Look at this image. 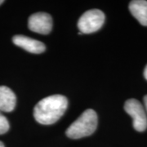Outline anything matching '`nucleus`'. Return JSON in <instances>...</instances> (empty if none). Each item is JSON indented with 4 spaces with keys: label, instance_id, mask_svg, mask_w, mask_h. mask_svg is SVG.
<instances>
[{
    "label": "nucleus",
    "instance_id": "obj_1",
    "mask_svg": "<svg viewBox=\"0 0 147 147\" xmlns=\"http://www.w3.org/2000/svg\"><path fill=\"white\" fill-rule=\"evenodd\" d=\"M68 107V100L62 95H52L38 102L34 109L35 120L43 125L57 122Z\"/></svg>",
    "mask_w": 147,
    "mask_h": 147
},
{
    "label": "nucleus",
    "instance_id": "obj_11",
    "mask_svg": "<svg viewBox=\"0 0 147 147\" xmlns=\"http://www.w3.org/2000/svg\"><path fill=\"white\" fill-rule=\"evenodd\" d=\"M144 77H145V79L147 80V65L146 66L145 69H144Z\"/></svg>",
    "mask_w": 147,
    "mask_h": 147
},
{
    "label": "nucleus",
    "instance_id": "obj_7",
    "mask_svg": "<svg viewBox=\"0 0 147 147\" xmlns=\"http://www.w3.org/2000/svg\"><path fill=\"white\" fill-rule=\"evenodd\" d=\"M16 97L15 93L6 86H0V111L11 112L15 109Z\"/></svg>",
    "mask_w": 147,
    "mask_h": 147
},
{
    "label": "nucleus",
    "instance_id": "obj_6",
    "mask_svg": "<svg viewBox=\"0 0 147 147\" xmlns=\"http://www.w3.org/2000/svg\"><path fill=\"white\" fill-rule=\"evenodd\" d=\"M12 42L16 46L34 54L42 53L46 49L43 42L25 35H15L12 38Z\"/></svg>",
    "mask_w": 147,
    "mask_h": 147
},
{
    "label": "nucleus",
    "instance_id": "obj_9",
    "mask_svg": "<svg viewBox=\"0 0 147 147\" xmlns=\"http://www.w3.org/2000/svg\"><path fill=\"white\" fill-rule=\"evenodd\" d=\"M9 123L7 119L0 111V135L4 134L9 130Z\"/></svg>",
    "mask_w": 147,
    "mask_h": 147
},
{
    "label": "nucleus",
    "instance_id": "obj_8",
    "mask_svg": "<svg viewBox=\"0 0 147 147\" xmlns=\"http://www.w3.org/2000/svg\"><path fill=\"white\" fill-rule=\"evenodd\" d=\"M129 11L139 23L147 26V1L133 0L129 3Z\"/></svg>",
    "mask_w": 147,
    "mask_h": 147
},
{
    "label": "nucleus",
    "instance_id": "obj_13",
    "mask_svg": "<svg viewBox=\"0 0 147 147\" xmlns=\"http://www.w3.org/2000/svg\"><path fill=\"white\" fill-rule=\"evenodd\" d=\"M3 2H4V1H3V0H0V5H1L2 3H3Z\"/></svg>",
    "mask_w": 147,
    "mask_h": 147
},
{
    "label": "nucleus",
    "instance_id": "obj_10",
    "mask_svg": "<svg viewBox=\"0 0 147 147\" xmlns=\"http://www.w3.org/2000/svg\"><path fill=\"white\" fill-rule=\"evenodd\" d=\"M144 104H145V107H146V110L147 112V95L144 96Z\"/></svg>",
    "mask_w": 147,
    "mask_h": 147
},
{
    "label": "nucleus",
    "instance_id": "obj_2",
    "mask_svg": "<svg viewBox=\"0 0 147 147\" xmlns=\"http://www.w3.org/2000/svg\"><path fill=\"white\" fill-rule=\"evenodd\" d=\"M98 123L97 115L92 109L86 110L65 131L70 139H79L92 135L96 129Z\"/></svg>",
    "mask_w": 147,
    "mask_h": 147
},
{
    "label": "nucleus",
    "instance_id": "obj_5",
    "mask_svg": "<svg viewBox=\"0 0 147 147\" xmlns=\"http://www.w3.org/2000/svg\"><path fill=\"white\" fill-rule=\"evenodd\" d=\"M28 27L33 32L48 34L53 29V18L45 12H37L30 16Z\"/></svg>",
    "mask_w": 147,
    "mask_h": 147
},
{
    "label": "nucleus",
    "instance_id": "obj_4",
    "mask_svg": "<svg viewBox=\"0 0 147 147\" xmlns=\"http://www.w3.org/2000/svg\"><path fill=\"white\" fill-rule=\"evenodd\" d=\"M124 110L132 118V125L137 131H144L147 128V115L142 103L136 99H129L124 104Z\"/></svg>",
    "mask_w": 147,
    "mask_h": 147
},
{
    "label": "nucleus",
    "instance_id": "obj_12",
    "mask_svg": "<svg viewBox=\"0 0 147 147\" xmlns=\"http://www.w3.org/2000/svg\"><path fill=\"white\" fill-rule=\"evenodd\" d=\"M0 147H4V145H3V143L2 142H0Z\"/></svg>",
    "mask_w": 147,
    "mask_h": 147
},
{
    "label": "nucleus",
    "instance_id": "obj_3",
    "mask_svg": "<svg viewBox=\"0 0 147 147\" xmlns=\"http://www.w3.org/2000/svg\"><path fill=\"white\" fill-rule=\"evenodd\" d=\"M105 16L99 9L87 11L80 16L78 21V28L82 34H92L99 30L105 22Z\"/></svg>",
    "mask_w": 147,
    "mask_h": 147
}]
</instances>
